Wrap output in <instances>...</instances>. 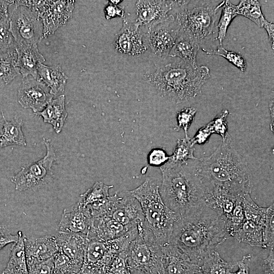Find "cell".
I'll return each mask as SVG.
<instances>
[{"mask_svg": "<svg viewBox=\"0 0 274 274\" xmlns=\"http://www.w3.org/2000/svg\"><path fill=\"white\" fill-rule=\"evenodd\" d=\"M264 274H274V248H270V251L267 258L263 263Z\"/></svg>", "mask_w": 274, "mask_h": 274, "instance_id": "cell-47", "label": "cell"}, {"mask_svg": "<svg viewBox=\"0 0 274 274\" xmlns=\"http://www.w3.org/2000/svg\"><path fill=\"white\" fill-rule=\"evenodd\" d=\"M160 169L162 178L159 187L161 197L176 217L190 215L206 204V192L195 169L168 161Z\"/></svg>", "mask_w": 274, "mask_h": 274, "instance_id": "cell-4", "label": "cell"}, {"mask_svg": "<svg viewBox=\"0 0 274 274\" xmlns=\"http://www.w3.org/2000/svg\"><path fill=\"white\" fill-rule=\"evenodd\" d=\"M114 46L120 53L132 56L141 55L148 48L141 27L125 18L121 28L115 35Z\"/></svg>", "mask_w": 274, "mask_h": 274, "instance_id": "cell-16", "label": "cell"}, {"mask_svg": "<svg viewBox=\"0 0 274 274\" xmlns=\"http://www.w3.org/2000/svg\"><path fill=\"white\" fill-rule=\"evenodd\" d=\"M92 224V217L89 210L78 201L63 210L58 224L59 232L88 236Z\"/></svg>", "mask_w": 274, "mask_h": 274, "instance_id": "cell-17", "label": "cell"}, {"mask_svg": "<svg viewBox=\"0 0 274 274\" xmlns=\"http://www.w3.org/2000/svg\"><path fill=\"white\" fill-rule=\"evenodd\" d=\"M17 65L24 77L32 76L38 78L39 65L45 61L39 51L37 45L22 43L16 45Z\"/></svg>", "mask_w": 274, "mask_h": 274, "instance_id": "cell-20", "label": "cell"}, {"mask_svg": "<svg viewBox=\"0 0 274 274\" xmlns=\"http://www.w3.org/2000/svg\"><path fill=\"white\" fill-rule=\"evenodd\" d=\"M2 116L4 122L0 130V151L11 145L26 146V140L22 130V120L15 118L9 121L3 112Z\"/></svg>", "mask_w": 274, "mask_h": 274, "instance_id": "cell-26", "label": "cell"}, {"mask_svg": "<svg viewBox=\"0 0 274 274\" xmlns=\"http://www.w3.org/2000/svg\"><path fill=\"white\" fill-rule=\"evenodd\" d=\"M24 244L26 258L46 260L59 251L55 235L31 237L24 235Z\"/></svg>", "mask_w": 274, "mask_h": 274, "instance_id": "cell-21", "label": "cell"}, {"mask_svg": "<svg viewBox=\"0 0 274 274\" xmlns=\"http://www.w3.org/2000/svg\"><path fill=\"white\" fill-rule=\"evenodd\" d=\"M16 47V44L10 29L9 18L0 22V53Z\"/></svg>", "mask_w": 274, "mask_h": 274, "instance_id": "cell-41", "label": "cell"}, {"mask_svg": "<svg viewBox=\"0 0 274 274\" xmlns=\"http://www.w3.org/2000/svg\"><path fill=\"white\" fill-rule=\"evenodd\" d=\"M122 1H109V2L115 5H118L119 4H120Z\"/></svg>", "mask_w": 274, "mask_h": 274, "instance_id": "cell-50", "label": "cell"}, {"mask_svg": "<svg viewBox=\"0 0 274 274\" xmlns=\"http://www.w3.org/2000/svg\"><path fill=\"white\" fill-rule=\"evenodd\" d=\"M199 45L192 39L182 34H180L168 56L178 57L194 67L198 66L196 56Z\"/></svg>", "mask_w": 274, "mask_h": 274, "instance_id": "cell-28", "label": "cell"}, {"mask_svg": "<svg viewBox=\"0 0 274 274\" xmlns=\"http://www.w3.org/2000/svg\"><path fill=\"white\" fill-rule=\"evenodd\" d=\"M164 274H194L199 266L169 243L162 245Z\"/></svg>", "mask_w": 274, "mask_h": 274, "instance_id": "cell-18", "label": "cell"}, {"mask_svg": "<svg viewBox=\"0 0 274 274\" xmlns=\"http://www.w3.org/2000/svg\"><path fill=\"white\" fill-rule=\"evenodd\" d=\"M16 48L0 53V86L8 84L20 74Z\"/></svg>", "mask_w": 274, "mask_h": 274, "instance_id": "cell-31", "label": "cell"}, {"mask_svg": "<svg viewBox=\"0 0 274 274\" xmlns=\"http://www.w3.org/2000/svg\"><path fill=\"white\" fill-rule=\"evenodd\" d=\"M229 237L223 219L205 204L190 215L176 217L169 244L200 266L206 256Z\"/></svg>", "mask_w": 274, "mask_h": 274, "instance_id": "cell-2", "label": "cell"}, {"mask_svg": "<svg viewBox=\"0 0 274 274\" xmlns=\"http://www.w3.org/2000/svg\"><path fill=\"white\" fill-rule=\"evenodd\" d=\"M228 114L227 110H222L214 119L200 129L208 138L213 133H216L222 137V141L224 140L229 134L227 121Z\"/></svg>", "mask_w": 274, "mask_h": 274, "instance_id": "cell-35", "label": "cell"}, {"mask_svg": "<svg viewBox=\"0 0 274 274\" xmlns=\"http://www.w3.org/2000/svg\"><path fill=\"white\" fill-rule=\"evenodd\" d=\"M144 76L159 95L180 104L199 95L210 74L207 66L194 67L180 59L161 61Z\"/></svg>", "mask_w": 274, "mask_h": 274, "instance_id": "cell-3", "label": "cell"}, {"mask_svg": "<svg viewBox=\"0 0 274 274\" xmlns=\"http://www.w3.org/2000/svg\"><path fill=\"white\" fill-rule=\"evenodd\" d=\"M264 224L249 219L244 221L235 231L233 237L239 242L252 247L263 248Z\"/></svg>", "mask_w": 274, "mask_h": 274, "instance_id": "cell-29", "label": "cell"}, {"mask_svg": "<svg viewBox=\"0 0 274 274\" xmlns=\"http://www.w3.org/2000/svg\"><path fill=\"white\" fill-rule=\"evenodd\" d=\"M9 15L10 29L16 44L37 45L42 39L43 25L37 13L26 6L14 1Z\"/></svg>", "mask_w": 274, "mask_h": 274, "instance_id": "cell-10", "label": "cell"}, {"mask_svg": "<svg viewBox=\"0 0 274 274\" xmlns=\"http://www.w3.org/2000/svg\"><path fill=\"white\" fill-rule=\"evenodd\" d=\"M53 261L52 274H78L82 268L60 251L53 256Z\"/></svg>", "mask_w": 274, "mask_h": 274, "instance_id": "cell-36", "label": "cell"}, {"mask_svg": "<svg viewBox=\"0 0 274 274\" xmlns=\"http://www.w3.org/2000/svg\"></svg>", "mask_w": 274, "mask_h": 274, "instance_id": "cell-53", "label": "cell"}, {"mask_svg": "<svg viewBox=\"0 0 274 274\" xmlns=\"http://www.w3.org/2000/svg\"><path fill=\"white\" fill-rule=\"evenodd\" d=\"M39 79L50 88L51 93L57 95L63 92L67 77L59 65L48 66L41 63L38 68Z\"/></svg>", "mask_w": 274, "mask_h": 274, "instance_id": "cell-25", "label": "cell"}, {"mask_svg": "<svg viewBox=\"0 0 274 274\" xmlns=\"http://www.w3.org/2000/svg\"><path fill=\"white\" fill-rule=\"evenodd\" d=\"M53 97L47 85L32 76L26 77L18 89L19 104L24 108L31 109L35 113L42 111Z\"/></svg>", "mask_w": 274, "mask_h": 274, "instance_id": "cell-15", "label": "cell"}, {"mask_svg": "<svg viewBox=\"0 0 274 274\" xmlns=\"http://www.w3.org/2000/svg\"><path fill=\"white\" fill-rule=\"evenodd\" d=\"M113 185H108L102 182H96L85 192L80 195L78 202L86 207L90 213L97 210L110 196L109 190Z\"/></svg>", "mask_w": 274, "mask_h": 274, "instance_id": "cell-30", "label": "cell"}, {"mask_svg": "<svg viewBox=\"0 0 274 274\" xmlns=\"http://www.w3.org/2000/svg\"><path fill=\"white\" fill-rule=\"evenodd\" d=\"M107 274H133L128 262L126 250L115 257L109 267Z\"/></svg>", "mask_w": 274, "mask_h": 274, "instance_id": "cell-40", "label": "cell"}, {"mask_svg": "<svg viewBox=\"0 0 274 274\" xmlns=\"http://www.w3.org/2000/svg\"><path fill=\"white\" fill-rule=\"evenodd\" d=\"M178 1L140 0L135 4L136 19L140 27L148 28L175 18L173 10Z\"/></svg>", "mask_w": 274, "mask_h": 274, "instance_id": "cell-14", "label": "cell"}, {"mask_svg": "<svg viewBox=\"0 0 274 274\" xmlns=\"http://www.w3.org/2000/svg\"><path fill=\"white\" fill-rule=\"evenodd\" d=\"M43 141L46 148L44 157L22 167L12 178L11 181L15 184L16 190L36 191L52 181V167L56 156L50 140L43 138Z\"/></svg>", "mask_w": 274, "mask_h": 274, "instance_id": "cell-9", "label": "cell"}, {"mask_svg": "<svg viewBox=\"0 0 274 274\" xmlns=\"http://www.w3.org/2000/svg\"><path fill=\"white\" fill-rule=\"evenodd\" d=\"M202 50L207 54L219 55L225 58L242 72H245L246 69V60L242 55L233 51L227 50L221 46L216 49L202 48Z\"/></svg>", "mask_w": 274, "mask_h": 274, "instance_id": "cell-37", "label": "cell"}, {"mask_svg": "<svg viewBox=\"0 0 274 274\" xmlns=\"http://www.w3.org/2000/svg\"><path fill=\"white\" fill-rule=\"evenodd\" d=\"M197 161L195 170L207 196L250 194L251 172L245 159L234 147L229 134L212 154Z\"/></svg>", "mask_w": 274, "mask_h": 274, "instance_id": "cell-1", "label": "cell"}, {"mask_svg": "<svg viewBox=\"0 0 274 274\" xmlns=\"http://www.w3.org/2000/svg\"><path fill=\"white\" fill-rule=\"evenodd\" d=\"M36 114L41 116L44 122L51 124L57 133H60L67 116L64 95L52 99L42 111Z\"/></svg>", "mask_w": 274, "mask_h": 274, "instance_id": "cell-24", "label": "cell"}, {"mask_svg": "<svg viewBox=\"0 0 274 274\" xmlns=\"http://www.w3.org/2000/svg\"><path fill=\"white\" fill-rule=\"evenodd\" d=\"M194 274H203V273L200 270V269H199V270H198L197 272H196Z\"/></svg>", "mask_w": 274, "mask_h": 274, "instance_id": "cell-52", "label": "cell"}, {"mask_svg": "<svg viewBox=\"0 0 274 274\" xmlns=\"http://www.w3.org/2000/svg\"><path fill=\"white\" fill-rule=\"evenodd\" d=\"M105 16L106 19L110 20L116 17L123 19L125 18L124 9L119 5H115L110 3L104 8Z\"/></svg>", "mask_w": 274, "mask_h": 274, "instance_id": "cell-44", "label": "cell"}, {"mask_svg": "<svg viewBox=\"0 0 274 274\" xmlns=\"http://www.w3.org/2000/svg\"><path fill=\"white\" fill-rule=\"evenodd\" d=\"M236 6L237 15L246 17L267 31L272 48L274 44V25L267 21L262 12L259 1H241Z\"/></svg>", "mask_w": 274, "mask_h": 274, "instance_id": "cell-23", "label": "cell"}, {"mask_svg": "<svg viewBox=\"0 0 274 274\" xmlns=\"http://www.w3.org/2000/svg\"><path fill=\"white\" fill-rule=\"evenodd\" d=\"M236 6L229 1H224L221 8V14L217 23L218 35L217 39L222 44L229 25L233 19L237 16Z\"/></svg>", "mask_w": 274, "mask_h": 274, "instance_id": "cell-34", "label": "cell"}, {"mask_svg": "<svg viewBox=\"0 0 274 274\" xmlns=\"http://www.w3.org/2000/svg\"><path fill=\"white\" fill-rule=\"evenodd\" d=\"M133 274H147V273H144L136 271H133Z\"/></svg>", "mask_w": 274, "mask_h": 274, "instance_id": "cell-51", "label": "cell"}, {"mask_svg": "<svg viewBox=\"0 0 274 274\" xmlns=\"http://www.w3.org/2000/svg\"><path fill=\"white\" fill-rule=\"evenodd\" d=\"M269 108L270 115V129L271 131L273 132V113H274V107H273V97L270 99L269 102Z\"/></svg>", "mask_w": 274, "mask_h": 274, "instance_id": "cell-49", "label": "cell"}, {"mask_svg": "<svg viewBox=\"0 0 274 274\" xmlns=\"http://www.w3.org/2000/svg\"><path fill=\"white\" fill-rule=\"evenodd\" d=\"M18 238V233L12 234L6 226L0 224V251L7 245L16 242Z\"/></svg>", "mask_w": 274, "mask_h": 274, "instance_id": "cell-45", "label": "cell"}, {"mask_svg": "<svg viewBox=\"0 0 274 274\" xmlns=\"http://www.w3.org/2000/svg\"><path fill=\"white\" fill-rule=\"evenodd\" d=\"M169 159L166 152L161 148L152 149L147 156L148 163L153 166H161L167 162Z\"/></svg>", "mask_w": 274, "mask_h": 274, "instance_id": "cell-43", "label": "cell"}, {"mask_svg": "<svg viewBox=\"0 0 274 274\" xmlns=\"http://www.w3.org/2000/svg\"><path fill=\"white\" fill-rule=\"evenodd\" d=\"M129 229L110 217L92 218V224L88 238L109 241L118 238Z\"/></svg>", "mask_w": 274, "mask_h": 274, "instance_id": "cell-22", "label": "cell"}, {"mask_svg": "<svg viewBox=\"0 0 274 274\" xmlns=\"http://www.w3.org/2000/svg\"><path fill=\"white\" fill-rule=\"evenodd\" d=\"M251 256L249 255H245L241 260L236 263L238 266V269L235 272H231L229 274H250L249 265L251 261Z\"/></svg>", "mask_w": 274, "mask_h": 274, "instance_id": "cell-46", "label": "cell"}, {"mask_svg": "<svg viewBox=\"0 0 274 274\" xmlns=\"http://www.w3.org/2000/svg\"><path fill=\"white\" fill-rule=\"evenodd\" d=\"M224 1H179L174 9L180 34L199 45L210 39L217 30V22Z\"/></svg>", "mask_w": 274, "mask_h": 274, "instance_id": "cell-5", "label": "cell"}, {"mask_svg": "<svg viewBox=\"0 0 274 274\" xmlns=\"http://www.w3.org/2000/svg\"><path fill=\"white\" fill-rule=\"evenodd\" d=\"M35 11L43 25V37L53 33L71 17L74 1H18Z\"/></svg>", "mask_w": 274, "mask_h": 274, "instance_id": "cell-11", "label": "cell"}, {"mask_svg": "<svg viewBox=\"0 0 274 274\" xmlns=\"http://www.w3.org/2000/svg\"><path fill=\"white\" fill-rule=\"evenodd\" d=\"M141 28L147 45L154 55L167 57L180 35L175 18L154 26Z\"/></svg>", "mask_w": 274, "mask_h": 274, "instance_id": "cell-13", "label": "cell"}, {"mask_svg": "<svg viewBox=\"0 0 274 274\" xmlns=\"http://www.w3.org/2000/svg\"><path fill=\"white\" fill-rule=\"evenodd\" d=\"M88 240L83 263L78 274H107L115 257L126 251L131 242L127 233L109 241L97 238Z\"/></svg>", "mask_w": 274, "mask_h": 274, "instance_id": "cell-8", "label": "cell"}, {"mask_svg": "<svg viewBox=\"0 0 274 274\" xmlns=\"http://www.w3.org/2000/svg\"><path fill=\"white\" fill-rule=\"evenodd\" d=\"M55 236L59 251L82 266L89 241L87 236L78 233L60 232Z\"/></svg>", "mask_w": 274, "mask_h": 274, "instance_id": "cell-19", "label": "cell"}, {"mask_svg": "<svg viewBox=\"0 0 274 274\" xmlns=\"http://www.w3.org/2000/svg\"><path fill=\"white\" fill-rule=\"evenodd\" d=\"M197 109L194 107L185 108L179 111L177 115V124L174 130L178 131L183 129L185 133V138L189 139L188 131L193 122Z\"/></svg>", "mask_w": 274, "mask_h": 274, "instance_id": "cell-38", "label": "cell"}, {"mask_svg": "<svg viewBox=\"0 0 274 274\" xmlns=\"http://www.w3.org/2000/svg\"><path fill=\"white\" fill-rule=\"evenodd\" d=\"M17 233L18 238L11 247L10 258L2 274H28L24 244V235L21 231Z\"/></svg>", "mask_w": 274, "mask_h": 274, "instance_id": "cell-27", "label": "cell"}, {"mask_svg": "<svg viewBox=\"0 0 274 274\" xmlns=\"http://www.w3.org/2000/svg\"><path fill=\"white\" fill-rule=\"evenodd\" d=\"M28 274H52L54 268L53 257L40 260L26 258Z\"/></svg>", "mask_w": 274, "mask_h": 274, "instance_id": "cell-39", "label": "cell"}, {"mask_svg": "<svg viewBox=\"0 0 274 274\" xmlns=\"http://www.w3.org/2000/svg\"><path fill=\"white\" fill-rule=\"evenodd\" d=\"M143 223L139 224L138 234L126 250L129 265L133 271L164 274L162 246Z\"/></svg>", "mask_w": 274, "mask_h": 274, "instance_id": "cell-7", "label": "cell"}, {"mask_svg": "<svg viewBox=\"0 0 274 274\" xmlns=\"http://www.w3.org/2000/svg\"><path fill=\"white\" fill-rule=\"evenodd\" d=\"M106 217L113 219L129 229L144 222L141 205L129 191L110 196Z\"/></svg>", "mask_w": 274, "mask_h": 274, "instance_id": "cell-12", "label": "cell"}, {"mask_svg": "<svg viewBox=\"0 0 274 274\" xmlns=\"http://www.w3.org/2000/svg\"><path fill=\"white\" fill-rule=\"evenodd\" d=\"M235 265L225 261L214 250L204 258L199 269L203 274H229L233 271Z\"/></svg>", "mask_w": 274, "mask_h": 274, "instance_id": "cell-32", "label": "cell"}, {"mask_svg": "<svg viewBox=\"0 0 274 274\" xmlns=\"http://www.w3.org/2000/svg\"><path fill=\"white\" fill-rule=\"evenodd\" d=\"M159 187L157 181L148 177L129 192L141 205L144 225L152 232L156 242L162 246L169 243L176 215L164 203Z\"/></svg>", "mask_w": 274, "mask_h": 274, "instance_id": "cell-6", "label": "cell"}, {"mask_svg": "<svg viewBox=\"0 0 274 274\" xmlns=\"http://www.w3.org/2000/svg\"><path fill=\"white\" fill-rule=\"evenodd\" d=\"M190 138L178 139L168 162L179 165H186L190 159L198 160L199 158L194 155V146L192 145Z\"/></svg>", "mask_w": 274, "mask_h": 274, "instance_id": "cell-33", "label": "cell"}, {"mask_svg": "<svg viewBox=\"0 0 274 274\" xmlns=\"http://www.w3.org/2000/svg\"><path fill=\"white\" fill-rule=\"evenodd\" d=\"M13 3L11 1H0V22L9 18L8 7Z\"/></svg>", "mask_w": 274, "mask_h": 274, "instance_id": "cell-48", "label": "cell"}, {"mask_svg": "<svg viewBox=\"0 0 274 274\" xmlns=\"http://www.w3.org/2000/svg\"><path fill=\"white\" fill-rule=\"evenodd\" d=\"M273 216L274 210L272 209L268 214L263 226V248H270L273 246L274 243V229H273Z\"/></svg>", "mask_w": 274, "mask_h": 274, "instance_id": "cell-42", "label": "cell"}]
</instances>
